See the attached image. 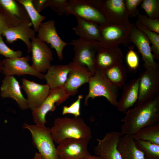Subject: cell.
Listing matches in <instances>:
<instances>
[{
  "label": "cell",
  "mask_w": 159,
  "mask_h": 159,
  "mask_svg": "<svg viewBox=\"0 0 159 159\" xmlns=\"http://www.w3.org/2000/svg\"><path fill=\"white\" fill-rule=\"evenodd\" d=\"M120 133L133 135L140 129L159 124V95L149 102L135 105L125 113Z\"/></svg>",
  "instance_id": "obj_1"
},
{
  "label": "cell",
  "mask_w": 159,
  "mask_h": 159,
  "mask_svg": "<svg viewBox=\"0 0 159 159\" xmlns=\"http://www.w3.org/2000/svg\"><path fill=\"white\" fill-rule=\"evenodd\" d=\"M50 132L54 142L58 144L69 138H92L91 129L80 117H58L54 121Z\"/></svg>",
  "instance_id": "obj_2"
},
{
  "label": "cell",
  "mask_w": 159,
  "mask_h": 159,
  "mask_svg": "<svg viewBox=\"0 0 159 159\" xmlns=\"http://www.w3.org/2000/svg\"><path fill=\"white\" fill-rule=\"evenodd\" d=\"M104 16L108 23L121 26L131 25L124 0H86Z\"/></svg>",
  "instance_id": "obj_3"
},
{
  "label": "cell",
  "mask_w": 159,
  "mask_h": 159,
  "mask_svg": "<svg viewBox=\"0 0 159 159\" xmlns=\"http://www.w3.org/2000/svg\"><path fill=\"white\" fill-rule=\"evenodd\" d=\"M23 127L31 132L33 144L39 150L42 159H60L49 128L26 123Z\"/></svg>",
  "instance_id": "obj_4"
},
{
  "label": "cell",
  "mask_w": 159,
  "mask_h": 159,
  "mask_svg": "<svg viewBox=\"0 0 159 159\" xmlns=\"http://www.w3.org/2000/svg\"><path fill=\"white\" fill-rule=\"evenodd\" d=\"M89 91L84 100L85 105H87L90 98L97 97H105L112 105L117 107L118 101L117 88L113 85L105 77L104 72L95 71L88 82Z\"/></svg>",
  "instance_id": "obj_5"
},
{
  "label": "cell",
  "mask_w": 159,
  "mask_h": 159,
  "mask_svg": "<svg viewBox=\"0 0 159 159\" xmlns=\"http://www.w3.org/2000/svg\"><path fill=\"white\" fill-rule=\"evenodd\" d=\"M121 26L110 24L99 25L101 37L98 42L102 47H110L122 44L127 46L131 42L129 37L132 26Z\"/></svg>",
  "instance_id": "obj_6"
},
{
  "label": "cell",
  "mask_w": 159,
  "mask_h": 159,
  "mask_svg": "<svg viewBox=\"0 0 159 159\" xmlns=\"http://www.w3.org/2000/svg\"><path fill=\"white\" fill-rule=\"evenodd\" d=\"M69 44L74 46V56L72 62L86 67L94 74L95 55L97 49L101 47L99 42L80 38L72 40Z\"/></svg>",
  "instance_id": "obj_7"
},
{
  "label": "cell",
  "mask_w": 159,
  "mask_h": 159,
  "mask_svg": "<svg viewBox=\"0 0 159 159\" xmlns=\"http://www.w3.org/2000/svg\"><path fill=\"white\" fill-rule=\"evenodd\" d=\"M139 77L138 96L135 105L152 101L159 95V69H146Z\"/></svg>",
  "instance_id": "obj_8"
},
{
  "label": "cell",
  "mask_w": 159,
  "mask_h": 159,
  "mask_svg": "<svg viewBox=\"0 0 159 159\" xmlns=\"http://www.w3.org/2000/svg\"><path fill=\"white\" fill-rule=\"evenodd\" d=\"M64 14L73 15L99 25L108 24L103 15L86 0H67Z\"/></svg>",
  "instance_id": "obj_9"
},
{
  "label": "cell",
  "mask_w": 159,
  "mask_h": 159,
  "mask_svg": "<svg viewBox=\"0 0 159 159\" xmlns=\"http://www.w3.org/2000/svg\"><path fill=\"white\" fill-rule=\"evenodd\" d=\"M70 96L66 93L64 87L51 90L48 97L42 105L32 111V116L35 123L44 126L47 123L46 116L49 111L56 109V105L59 106L65 102Z\"/></svg>",
  "instance_id": "obj_10"
},
{
  "label": "cell",
  "mask_w": 159,
  "mask_h": 159,
  "mask_svg": "<svg viewBox=\"0 0 159 159\" xmlns=\"http://www.w3.org/2000/svg\"><path fill=\"white\" fill-rule=\"evenodd\" d=\"M90 140L69 138L62 140L56 147L60 159H82L90 156L88 150Z\"/></svg>",
  "instance_id": "obj_11"
},
{
  "label": "cell",
  "mask_w": 159,
  "mask_h": 159,
  "mask_svg": "<svg viewBox=\"0 0 159 159\" xmlns=\"http://www.w3.org/2000/svg\"><path fill=\"white\" fill-rule=\"evenodd\" d=\"M31 42L32 66L39 72L45 73L52 65V51L46 43L37 37L32 39Z\"/></svg>",
  "instance_id": "obj_12"
},
{
  "label": "cell",
  "mask_w": 159,
  "mask_h": 159,
  "mask_svg": "<svg viewBox=\"0 0 159 159\" xmlns=\"http://www.w3.org/2000/svg\"><path fill=\"white\" fill-rule=\"evenodd\" d=\"M130 42L137 48L142 56L146 69H159L158 64L155 61L150 43L146 35L132 24L129 37Z\"/></svg>",
  "instance_id": "obj_13"
},
{
  "label": "cell",
  "mask_w": 159,
  "mask_h": 159,
  "mask_svg": "<svg viewBox=\"0 0 159 159\" xmlns=\"http://www.w3.org/2000/svg\"><path fill=\"white\" fill-rule=\"evenodd\" d=\"M124 57L119 46L101 47L97 49L94 60L95 71L104 72L112 67L122 64Z\"/></svg>",
  "instance_id": "obj_14"
},
{
  "label": "cell",
  "mask_w": 159,
  "mask_h": 159,
  "mask_svg": "<svg viewBox=\"0 0 159 159\" xmlns=\"http://www.w3.org/2000/svg\"><path fill=\"white\" fill-rule=\"evenodd\" d=\"M30 59L29 55L12 59H4L2 60L1 72L5 76L29 74L40 79H44V74L38 72L29 64L28 62Z\"/></svg>",
  "instance_id": "obj_15"
},
{
  "label": "cell",
  "mask_w": 159,
  "mask_h": 159,
  "mask_svg": "<svg viewBox=\"0 0 159 159\" xmlns=\"http://www.w3.org/2000/svg\"><path fill=\"white\" fill-rule=\"evenodd\" d=\"M55 24V21L53 19L42 22L37 32V37L47 44H50L55 50L59 59L62 60L63 59L64 48L69 44L64 42L59 36Z\"/></svg>",
  "instance_id": "obj_16"
},
{
  "label": "cell",
  "mask_w": 159,
  "mask_h": 159,
  "mask_svg": "<svg viewBox=\"0 0 159 159\" xmlns=\"http://www.w3.org/2000/svg\"><path fill=\"white\" fill-rule=\"evenodd\" d=\"M69 64L71 69L64 89L66 94L70 96L76 94L78 88L84 84L88 83L94 74L86 67L77 63L72 61Z\"/></svg>",
  "instance_id": "obj_17"
},
{
  "label": "cell",
  "mask_w": 159,
  "mask_h": 159,
  "mask_svg": "<svg viewBox=\"0 0 159 159\" xmlns=\"http://www.w3.org/2000/svg\"><path fill=\"white\" fill-rule=\"evenodd\" d=\"M122 136L120 132L113 131L107 133L102 139H97L98 143L94 149L96 155L100 159H122L117 148Z\"/></svg>",
  "instance_id": "obj_18"
},
{
  "label": "cell",
  "mask_w": 159,
  "mask_h": 159,
  "mask_svg": "<svg viewBox=\"0 0 159 159\" xmlns=\"http://www.w3.org/2000/svg\"><path fill=\"white\" fill-rule=\"evenodd\" d=\"M21 88L26 94L29 108L32 111L39 107L49 95L50 88L47 84H41L25 78L21 79Z\"/></svg>",
  "instance_id": "obj_19"
},
{
  "label": "cell",
  "mask_w": 159,
  "mask_h": 159,
  "mask_svg": "<svg viewBox=\"0 0 159 159\" xmlns=\"http://www.w3.org/2000/svg\"><path fill=\"white\" fill-rule=\"evenodd\" d=\"M0 13L11 27L30 20L23 6L16 0H0Z\"/></svg>",
  "instance_id": "obj_20"
},
{
  "label": "cell",
  "mask_w": 159,
  "mask_h": 159,
  "mask_svg": "<svg viewBox=\"0 0 159 159\" xmlns=\"http://www.w3.org/2000/svg\"><path fill=\"white\" fill-rule=\"evenodd\" d=\"M32 25L30 20H26L17 26L8 28L2 35L5 37L6 42L9 44L18 39L22 40L27 47L29 54L31 51V42L30 40L36 37V32L31 28Z\"/></svg>",
  "instance_id": "obj_21"
},
{
  "label": "cell",
  "mask_w": 159,
  "mask_h": 159,
  "mask_svg": "<svg viewBox=\"0 0 159 159\" xmlns=\"http://www.w3.org/2000/svg\"><path fill=\"white\" fill-rule=\"evenodd\" d=\"M19 82L14 76H5L0 88V95L3 98L12 99L22 110L29 108L27 99L23 96Z\"/></svg>",
  "instance_id": "obj_22"
},
{
  "label": "cell",
  "mask_w": 159,
  "mask_h": 159,
  "mask_svg": "<svg viewBox=\"0 0 159 159\" xmlns=\"http://www.w3.org/2000/svg\"><path fill=\"white\" fill-rule=\"evenodd\" d=\"M71 69L69 64L51 65L44 74V79L51 90L64 88Z\"/></svg>",
  "instance_id": "obj_23"
},
{
  "label": "cell",
  "mask_w": 159,
  "mask_h": 159,
  "mask_svg": "<svg viewBox=\"0 0 159 159\" xmlns=\"http://www.w3.org/2000/svg\"><path fill=\"white\" fill-rule=\"evenodd\" d=\"M139 78L131 80L123 86L121 96L118 101L117 107L125 113L136 102L139 93Z\"/></svg>",
  "instance_id": "obj_24"
},
{
  "label": "cell",
  "mask_w": 159,
  "mask_h": 159,
  "mask_svg": "<svg viewBox=\"0 0 159 159\" xmlns=\"http://www.w3.org/2000/svg\"><path fill=\"white\" fill-rule=\"evenodd\" d=\"M117 148L122 159H145L143 152L137 146L132 135H124L118 140Z\"/></svg>",
  "instance_id": "obj_25"
},
{
  "label": "cell",
  "mask_w": 159,
  "mask_h": 159,
  "mask_svg": "<svg viewBox=\"0 0 159 159\" xmlns=\"http://www.w3.org/2000/svg\"><path fill=\"white\" fill-rule=\"evenodd\" d=\"M77 24L73 30L80 38L98 42L101 37L99 25L92 22L76 17Z\"/></svg>",
  "instance_id": "obj_26"
},
{
  "label": "cell",
  "mask_w": 159,
  "mask_h": 159,
  "mask_svg": "<svg viewBox=\"0 0 159 159\" xmlns=\"http://www.w3.org/2000/svg\"><path fill=\"white\" fill-rule=\"evenodd\" d=\"M104 72L107 80L116 87L120 88L125 85L127 69L123 64L112 67Z\"/></svg>",
  "instance_id": "obj_27"
},
{
  "label": "cell",
  "mask_w": 159,
  "mask_h": 159,
  "mask_svg": "<svg viewBox=\"0 0 159 159\" xmlns=\"http://www.w3.org/2000/svg\"><path fill=\"white\" fill-rule=\"evenodd\" d=\"M135 140L148 141L159 145V124L143 127L133 135Z\"/></svg>",
  "instance_id": "obj_28"
},
{
  "label": "cell",
  "mask_w": 159,
  "mask_h": 159,
  "mask_svg": "<svg viewBox=\"0 0 159 159\" xmlns=\"http://www.w3.org/2000/svg\"><path fill=\"white\" fill-rule=\"evenodd\" d=\"M22 4L28 14L33 26L34 30L37 32L42 21L46 18L45 16L41 15L34 7L32 0H16Z\"/></svg>",
  "instance_id": "obj_29"
},
{
  "label": "cell",
  "mask_w": 159,
  "mask_h": 159,
  "mask_svg": "<svg viewBox=\"0 0 159 159\" xmlns=\"http://www.w3.org/2000/svg\"><path fill=\"white\" fill-rule=\"evenodd\" d=\"M135 26L143 32L147 36L151 44V47L154 58L159 60V35L150 31L143 25L137 20L134 24Z\"/></svg>",
  "instance_id": "obj_30"
},
{
  "label": "cell",
  "mask_w": 159,
  "mask_h": 159,
  "mask_svg": "<svg viewBox=\"0 0 159 159\" xmlns=\"http://www.w3.org/2000/svg\"><path fill=\"white\" fill-rule=\"evenodd\" d=\"M135 141L137 147L143 152L145 159H159V145L142 140Z\"/></svg>",
  "instance_id": "obj_31"
},
{
  "label": "cell",
  "mask_w": 159,
  "mask_h": 159,
  "mask_svg": "<svg viewBox=\"0 0 159 159\" xmlns=\"http://www.w3.org/2000/svg\"><path fill=\"white\" fill-rule=\"evenodd\" d=\"M141 8L145 11L147 16L150 19L159 17V0H143Z\"/></svg>",
  "instance_id": "obj_32"
},
{
  "label": "cell",
  "mask_w": 159,
  "mask_h": 159,
  "mask_svg": "<svg viewBox=\"0 0 159 159\" xmlns=\"http://www.w3.org/2000/svg\"><path fill=\"white\" fill-rule=\"evenodd\" d=\"M138 20L144 26L152 32L159 34V19H150L146 15L139 14L138 16Z\"/></svg>",
  "instance_id": "obj_33"
},
{
  "label": "cell",
  "mask_w": 159,
  "mask_h": 159,
  "mask_svg": "<svg viewBox=\"0 0 159 159\" xmlns=\"http://www.w3.org/2000/svg\"><path fill=\"white\" fill-rule=\"evenodd\" d=\"M22 54L21 51H14L9 48L4 42L1 35H0V54L6 58L12 59L21 57Z\"/></svg>",
  "instance_id": "obj_34"
},
{
  "label": "cell",
  "mask_w": 159,
  "mask_h": 159,
  "mask_svg": "<svg viewBox=\"0 0 159 159\" xmlns=\"http://www.w3.org/2000/svg\"><path fill=\"white\" fill-rule=\"evenodd\" d=\"M67 0H47L45 7H49L51 9L61 16L64 13Z\"/></svg>",
  "instance_id": "obj_35"
},
{
  "label": "cell",
  "mask_w": 159,
  "mask_h": 159,
  "mask_svg": "<svg viewBox=\"0 0 159 159\" xmlns=\"http://www.w3.org/2000/svg\"><path fill=\"white\" fill-rule=\"evenodd\" d=\"M83 95H80L77 99L70 106H64L63 107L62 114L64 115L67 114L73 115L74 117H78L80 115V105L81 100L83 97Z\"/></svg>",
  "instance_id": "obj_36"
},
{
  "label": "cell",
  "mask_w": 159,
  "mask_h": 159,
  "mask_svg": "<svg viewBox=\"0 0 159 159\" xmlns=\"http://www.w3.org/2000/svg\"><path fill=\"white\" fill-rule=\"evenodd\" d=\"M129 48L126 56V61L130 69L134 71L138 67L139 58L137 53L133 50V47H129Z\"/></svg>",
  "instance_id": "obj_37"
},
{
  "label": "cell",
  "mask_w": 159,
  "mask_h": 159,
  "mask_svg": "<svg viewBox=\"0 0 159 159\" xmlns=\"http://www.w3.org/2000/svg\"><path fill=\"white\" fill-rule=\"evenodd\" d=\"M142 1L143 0H124L126 9L129 16L135 17L140 14L137 7Z\"/></svg>",
  "instance_id": "obj_38"
},
{
  "label": "cell",
  "mask_w": 159,
  "mask_h": 159,
  "mask_svg": "<svg viewBox=\"0 0 159 159\" xmlns=\"http://www.w3.org/2000/svg\"><path fill=\"white\" fill-rule=\"evenodd\" d=\"M47 0H32L33 5L37 10L39 13L45 8V4Z\"/></svg>",
  "instance_id": "obj_39"
},
{
  "label": "cell",
  "mask_w": 159,
  "mask_h": 159,
  "mask_svg": "<svg viewBox=\"0 0 159 159\" xmlns=\"http://www.w3.org/2000/svg\"><path fill=\"white\" fill-rule=\"evenodd\" d=\"M11 27L5 17L0 13V35L7 29Z\"/></svg>",
  "instance_id": "obj_40"
},
{
  "label": "cell",
  "mask_w": 159,
  "mask_h": 159,
  "mask_svg": "<svg viewBox=\"0 0 159 159\" xmlns=\"http://www.w3.org/2000/svg\"><path fill=\"white\" fill-rule=\"evenodd\" d=\"M82 159H100V158L98 156L96 155H91L87 157Z\"/></svg>",
  "instance_id": "obj_41"
},
{
  "label": "cell",
  "mask_w": 159,
  "mask_h": 159,
  "mask_svg": "<svg viewBox=\"0 0 159 159\" xmlns=\"http://www.w3.org/2000/svg\"><path fill=\"white\" fill-rule=\"evenodd\" d=\"M34 159H42L39 153H37L35 154Z\"/></svg>",
  "instance_id": "obj_42"
},
{
  "label": "cell",
  "mask_w": 159,
  "mask_h": 159,
  "mask_svg": "<svg viewBox=\"0 0 159 159\" xmlns=\"http://www.w3.org/2000/svg\"><path fill=\"white\" fill-rule=\"evenodd\" d=\"M3 68V64L2 61L1 60L0 58V74L2 72Z\"/></svg>",
  "instance_id": "obj_43"
}]
</instances>
